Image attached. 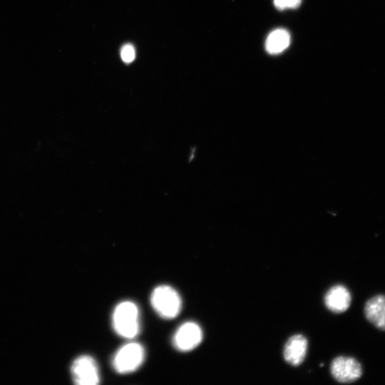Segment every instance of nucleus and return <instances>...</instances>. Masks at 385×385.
Listing matches in <instances>:
<instances>
[{"label": "nucleus", "instance_id": "9d476101", "mask_svg": "<svg viewBox=\"0 0 385 385\" xmlns=\"http://www.w3.org/2000/svg\"><path fill=\"white\" fill-rule=\"evenodd\" d=\"M290 44V33L285 29H278L269 35L266 41V49L271 55H278L285 51Z\"/></svg>", "mask_w": 385, "mask_h": 385}, {"label": "nucleus", "instance_id": "0eeeda50", "mask_svg": "<svg viewBox=\"0 0 385 385\" xmlns=\"http://www.w3.org/2000/svg\"><path fill=\"white\" fill-rule=\"evenodd\" d=\"M308 348L309 342L304 335H295L291 337L284 348L285 360L294 367L302 365L306 357Z\"/></svg>", "mask_w": 385, "mask_h": 385}, {"label": "nucleus", "instance_id": "f8f14e48", "mask_svg": "<svg viewBox=\"0 0 385 385\" xmlns=\"http://www.w3.org/2000/svg\"><path fill=\"white\" fill-rule=\"evenodd\" d=\"M121 57L126 63L133 62L136 58L135 48L132 45L124 46L121 51Z\"/></svg>", "mask_w": 385, "mask_h": 385}, {"label": "nucleus", "instance_id": "9b49d317", "mask_svg": "<svg viewBox=\"0 0 385 385\" xmlns=\"http://www.w3.org/2000/svg\"><path fill=\"white\" fill-rule=\"evenodd\" d=\"M302 3V0H274L276 8L280 11L296 9Z\"/></svg>", "mask_w": 385, "mask_h": 385}, {"label": "nucleus", "instance_id": "1a4fd4ad", "mask_svg": "<svg viewBox=\"0 0 385 385\" xmlns=\"http://www.w3.org/2000/svg\"><path fill=\"white\" fill-rule=\"evenodd\" d=\"M367 320L377 329L385 331V295H376L365 306Z\"/></svg>", "mask_w": 385, "mask_h": 385}, {"label": "nucleus", "instance_id": "39448f33", "mask_svg": "<svg viewBox=\"0 0 385 385\" xmlns=\"http://www.w3.org/2000/svg\"><path fill=\"white\" fill-rule=\"evenodd\" d=\"M330 371L333 378L339 383H353L363 376V367L355 358L340 356L331 364Z\"/></svg>", "mask_w": 385, "mask_h": 385}, {"label": "nucleus", "instance_id": "20e7f679", "mask_svg": "<svg viewBox=\"0 0 385 385\" xmlns=\"http://www.w3.org/2000/svg\"><path fill=\"white\" fill-rule=\"evenodd\" d=\"M74 381L79 385H97L100 382L99 367L95 360L83 356L74 360L71 368Z\"/></svg>", "mask_w": 385, "mask_h": 385}, {"label": "nucleus", "instance_id": "423d86ee", "mask_svg": "<svg viewBox=\"0 0 385 385\" xmlns=\"http://www.w3.org/2000/svg\"><path fill=\"white\" fill-rule=\"evenodd\" d=\"M203 331L196 323L187 322L176 332L173 344L182 352H189L197 348L203 340Z\"/></svg>", "mask_w": 385, "mask_h": 385}, {"label": "nucleus", "instance_id": "f257e3e1", "mask_svg": "<svg viewBox=\"0 0 385 385\" xmlns=\"http://www.w3.org/2000/svg\"><path fill=\"white\" fill-rule=\"evenodd\" d=\"M140 310L131 302H123L115 309L112 324L115 332L126 339L135 338L140 330Z\"/></svg>", "mask_w": 385, "mask_h": 385}, {"label": "nucleus", "instance_id": "7ed1b4c3", "mask_svg": "<svg viewBox=\"0 0 385 385\" xmlns=\"http://www.w3.org/2000/svg\"><path fill=\"white\" fill-rule=\"evenodd\" d=\"M145 351L138 342H130L121 347L115 354L112 365L119 374H128L137 370L143 364Z\"/></svg>", "mask_w": 385, "mask_h": 385}, {"label": "nucleus", "instance_id": "f03ea898", "mask_svg": "<svg viewBox=\"0 0 385 385\" xmlns=\"http://www.w3.org/2000/svg\"><path fill=\"white\" fill-rule=\"evenodd\" d=\"M151 304L159 316L168 320L177 317L182 309L180 294L168 285H160L154 290L151 295Z\"/></svg>", "mask_w": 385, "mask_h": 385}, {"label": "nucleus", "instance_id": "6e6552de", "mask_svg": "<svg viewBox=\"0 0 385 385\" xmlns=\"http://www.w3.org/2000/svg\"><path fill=\"white\" fill-rule=\"evenodd\" d=\"M351 302V294L344 285H335L331 288L325 297V304L327 309L337 314L347 311Z\"/></svg>", "mask_w": 385, "mask_h": 385}]
</instances>
